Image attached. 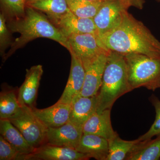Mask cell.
Wrapping results in <instances>:
<instances>
[{"label":"cell","mask_w":160,"mask_h":160,"mask_svg":"<svg viewBox=\"0 0 160 160\" xmlns=\"http://www.w3.org/2000/svg\"><path fill=\"white\" fill-rule=\"evenodd\" d=\"M109 51L123 55L137 53L160 59V42L141 21L126 11L117 29L99 37Z\"/></svg>","instance_id":"1"},{"label":"cell","mask_w":160,"mask_h":160,"mask_svg":"<svg viewBox=\"0 0 160 160\" xmlns=\"http://www.w3.org/2000/svg\"><path fill=\"white\" fill-rule=\"evenodd\" d=\"M7 26L10 31L18 32L20 35L12 42L9 51L2 58L3 62L18 49L38 38L53 40L68 51L70 50L67 38L59 28L51 23L46 16L30 6H26V13L22 18L10 20Z\"/></svg>","instance_id":"2"},{"label":"cell","mask_w":160,"mask_h":160,"mask_svg":"<svg viewBox=\"0 0 160 160\" xmlns=\"http://www.w3.org/2000/svg\"><path fill=\"white\" fill-rule=\"evenodd\" d=\"M127 77L124 55L109 52L102 85L97 94L98 112L111 109L113 104L126 93L132 91Z\"/></svg>","instance_id":"3"},{"label":"cell","mask_w":160,"mask_h":160,"mask_svg":"<svg viewBox=\"0 0 160 160\" xmlns=\"http://www.w3.org/2000/svg\"><path fill=\"white\" fill-rule=\"evenodd\" d=\"M124 56L128 82L132 90L143 87L155 91L160 88V59L137 53Z\"/></svg>","instance_id":"4"},{"label":"cell","mask_w":160,"mask_h":160,"mask_svg":"<svg viewBox=\"0 0 160 160\" xmlns=\"http://www.w3.org/2000/svg\"><path fill=\"white\" fill-rule=\"evenodd\" d=\"M9 120L35 149L46 144L48 128L35 115L31 108L22 106L19 113Z\"/></svg>","instance_id":"5"},{"label":"cell","mask_w":160,"mask_h":160,"mask_svg":"<svg viewBox=\"0 0 160 160\" xmlns=\"http://www.w3.org/2000/svg\"><path fill=\"white\" fill-rule=\"evenodd\" d=\"M70 53H73L82 63L84 68L102 53L109 52L97 34H72L67 37Z\"/></svg>","instance_id":"6"},{"label":"cell","mask_w":160,"mask_h":160,"mask_svg":"<svg viewBox=\"0 0 160 160\" xmlns=\"http://www.w3.org/2000/svg\"><path fill=\"white\" fill-rule=\"evenodd\" d=\"M128 9L119 0H104L93 18L99 37L113 31L121 25Z\"/></svg>","instance_id":"7"},{"label":"cell","mask_w":160,"mask_h":160,"mask_svg":"<svg viewBox=\"0 0 160 160\" xmlns=\"http://www.w3.org/2000/svg\"><path fill=\"white\" fill-rule=\"evenodd\" d=\"M83 134V128L71 122L56 128H48L46 144L76 149Z\"/></svg>","instance_id":"8"},{"label":"cell","mask_w":160,"mask_h":160,"mask_svg":"<svg viewBox=\"0 0 160 160\" xmlns=\"http://www.w3.org/2000/svg\"><path fill=\"white\" fill-rule=\"evenodd\" d=\"M109 52L100 55L85 67V80L80 96L92 97L97 94L102 85Z\"/></svg>","instance_id":"9"},{"label":"cell","mask_w":160,"mask_h":160,"mask_svg":"<svg viewBox=\"0 0 160 160\" xmlns=\"http://www.w3.org/2000/svg\"><path fill=\"white\" fill-rule=\"evenodd\" d=\"M71 56V67L69 78L62 94L58 102L72 105L82 89L85 69L82 61L73 53Z\"/></svg>","instance_id":"10"},{"label":"cell","mask_w":160,"mask_h":160,"mask_svg":"<svg viewBox=\"0 0 160 160\" xmlns=\"http://www.w3.org/2000/svg\"><path fill=\"white\" fill-rule=\"evenodd\" d=\"M26 78L18 91V98L22 106L32 109L35 107L40 81L43 73L42 66L36 65L26 69Z\"/></svg>","instance_id":"11"},{"label":"cell","mask_w":160,"mask_h":160,"mask_svg":"<svg viewBox=\"0 0 160 160\" xmlns=\"http://www.w3.org/2000/svg\"><path fill=\"white\" fill-rule=\"evenodd\" d=\"M86 155L76 149L46 144L35 149L26 160H87Z\"/></svg>","instance_id":"12"},{"label":"cell","mask_w":160,"mask_h":160,"mask_svg":"<svg viewBox=\"0 0 160 160\" xmlns=\"http://www.w3.org/2000/svg\"><path fill=\"white\" fill-rule=\"evenodd\" d=\"M71 105L57 102L43 109H32V112L47 128L59 127L69 122Z\"/></svg>","instance_id":"13"},{"label":"cell","mask_w":160,"mask_h":160,"mask_svg":"<svg viewBox=\"0 0 160 160\" xmlns=\"http://www.w3.org/2000/svg\"><path fill=\"white\" fill-rule=\"evenodd\" d=\"M110 114L109 109L95 112L83 126V133L96 135L108 141L115 137L118 134L112 128Z\"/></svg>","instance_id":"14"},{"label":"cell","mask_w":160,"mask_h":160,"mask_svg":"<svg viewBox=\"0 0 160 160\" xmlns=\"http://www.w3.org/2000/svg\"><path fill=\"white\" fill-rule=\"evenodd\" d=\"M56 26L66 38L72 34H98L93 19L78 17L70 10L61 18Z\"/></svg>","instance_id":"15"},{"label":"cell","mask_w":160,"mask_h":160,"mask_svg":"<svg viewBox=\"0 0 160 160\" xmlns=\"http://www.w3.org/2000/svg\"><path fill=\"white\" fill-rule=\"evenodd\" d=\"M71 106L69 121L83 128L86 121L97 111V95L92 97L79 96L73 101Z\"/></svg>","instance_id":"16"},{"label":"cell","mask_w":160,"mask_h":160,"mask_svg":"<svg viewBox=\"0 0 160 160\" xmlns=\"http://www.w3.org/2000/svg\"><path fill=\"white\" fill-rule=\"evenodd\" d=\"M76 149L89 159L106 160L109 152V142L99 136L83 133Z\"/></svg>","instance_id":"17"},{"label":"cell","mask_w":160,"mask_h":160,"mask_svg":"<svg viewBox=\"0 0 160 160\" xmlns=\"http://www.w3.org/2000/svg\"><path fill=\"white\" fill-rule=\"evenodd\" d=\"M0 133L18 152L26 157L35 149L29 145L21 132L9 120L0 119Z\"/></svg>","instance_id":"18"},{"label":"cell","mask_w":160,"mask_h":160,"mask_svg":"<svg viewBox=\"0 0 160 160\" xmlns=\"http://www.w3.org/2000/svg\"><path fill=\"white\" fill-rule=\"evenodd\" d=\"M160 158V135L154 139L139 141L132 148L126 160H158Z\"/></svg>","instance_id":"19"},{"label":"cell","mask_w":160,"mask_h":160,"mask_svg":"<svg viewBox=\"0 0 160 160\" xmlns=\"http://www.w3.org/2000/svg\"><path fill=\"white\" fill-rule=\"evenodd\" d=\"M27 6L45 12L55 25L64 15L70 11L67 0H39Z\"/></svg>","instance_id":"20"},{"label":"cell","mask_w":160,"mask_h":160,"mask_svg":"<svg viewBox=\"0 0 160 160\" xmlns=\"http://www.w3.org/2000/svg\"><path fill=\"white\" fill-rule=\"evenodd\" d=\"M22 109L14 90H4L0 94V119H9L19 113Z\"/></svg>","instance_id":"21"},{"label":"cell","mask_w":160,"mask_h":160,"mask_svg":"<svg viewBox=\"0 0 160 160\" xmlns=\"http://www.w3.org/2000/svg\"><path fill=\"white\" fill-rule=\"evenodd\" d=\"M70 11L77 16L93 19L102 6V1L89 0H67Z\"/></svg>","instance_id":"22"},{"label":"cell","mask_w":160,"mask_h":160,"mask_svg":"<svg viewBox=\"0 0 160 160\" xmlns=\"http://www.w3.org/2000/svg\"><path fill=\"white\" fill-rule=\"evenodd\" d=\"M139 140L137 139L132 141L122 139L118 135L109 142V152L106 160H123L133 146Z\"/></svg>","instance_id":"23"},{"label":"cell","mask_w":160,"mask_h":160,"mask_svg":"<svg viewBox=\"0 0 160 160\" xmlns=\"http://www.w3.org/2000/svg\"><path fill=\"white\" fill-rule=\"evenodd\" d=\"M2 13L11 20L22 18L26 13V0H1Z\"/></svg>","instance_id":"24"},{"label":"cell","mask_w":160,"mask_h":160,"mask_svg":"<svg viewBox=\"0 0 160 160\" xmlns=\"http://www.w3.org/2000/svg\"><path fill=\"white\" fill-rule=\"evenodd\" d=\"M149 100L155 110V119L149 130L138 138L140 141L150 139L153 137L160 135V100L154 95L149 98Z\"/></svg>","instance_id":"25"},{"label":"cell","mask_w":160,"mask_h":160,"mask_svg":"<svg viewBox=\"0 0 160 160\" xmlns=\"http://www.w3.org/2000/svg\"><path fill=\"white\" fill-rule=\"evenodd\" d=\"M26 157L0 136V160H26Z\"/></svg>","instance_id":"26"},{"label":"cell","mask_w":160,"mask_h":160,"mask_svg":"<svg viewBox=\"0 0 160 160\" xmlns=\"http://www.w3.org/2000/svg\"><path fill=\"white\" fill-rule=\"evenodd\" d=\"M6 20L5 15L2 12L0 14V51L2 58L6 54L5 50L9 45L11 46L12 43Z\"/></svg>","instance_id":"27"},{"label":"cell","mask_w":160,"mask_h":160,"mask_svg":"<svg viewBox=\"0 0 160 160\" xmlns=\"http://www.w3.org/2000/svg\"><path fill=\"white\" fill-rule=\"evenodd\" d=\"M126 9L134 7L137 9H142L145 3V0H119Z\"/></svg>","instance_id":"28"},{"label":"cell","mask_w":160,"mask_h":160,"mask_svg":"<svg viewBox=\"0 0 160 160\" xmlns=\"http://www.w3.org/2000/svg\"><path fill=\"white\" fill-rule=\"evenodd\" d=\"M39 1V0H26V3H27V5H29L32 2H37V1Z\"/></svg>","instance_id":"29"},{"label":"cell","mask_w":160,"mask_h":160,"mask_svg":"<svg viewBox=\"0 0 160 160\" xmlns=\"http://www.w3.org/2000/svg\"><path fill=\"white\" fill-rule=\"evenodd\" d=\"M89 1H96V2H100V1H103L104 0H89Z\"/></svg>","instance_id":"30"},{"label":"cell","mask_w":160,"mask_h":160,"mask_svg":"<svg viewBox=\"0 0 160 160\" xmlns=\"http://www.w3.org/2000/svg\"><path fill=\"white\" fill-rule=\"evenodd\" d=\"M157 1H158V2H160V0H156Z\"/></svg>","instance_id":"31"}]
</instances>
